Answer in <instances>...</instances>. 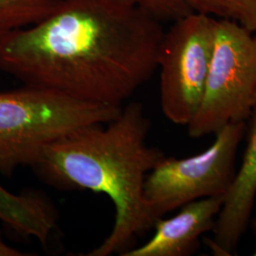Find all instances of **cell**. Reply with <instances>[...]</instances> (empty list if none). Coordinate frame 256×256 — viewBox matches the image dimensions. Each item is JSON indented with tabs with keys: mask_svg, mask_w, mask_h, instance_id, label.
Instances as JSON below:
<instances>
[{
	"mask_svg": "<svg viewBox=\"0 0 256 256\" xmlns=\"http://www.w3.org/2000/svg\"><path fill=\"white\" fill-rule=\"evenodd\" d=\"M162 21L113 0H61L44 20L0 36V70L81 101L122 106L158 66Z\"/></svg>",
	"mask_w": 256,
	"mask_h": 256,
	"instance_id": "6da1fadb",
	"label": "cell"
},
{
	"mask_svg": "<svg viewBox=\"0 0 256 256\" xmlns=\"http://www.w3.org/2000/svg\"><path fill=\"white\" fill-rule=\"evenodd\" d=\"M150 128L144 106L131 102L108 122L78 128L56 140L32 166L56 188L90 190L113 202L115 221L110 236L86 256H122L154 227L144 183L166 156L147 144Z\"/></svg>",
	"mask_w": 256,
	"mask_h": 256,
	"instance_id": "7a4b0ae2",
	"label": "cell"
},
{
	"mask_svg": "<svg viewBox=\"0 0 256 256\" xmlns=\"http://www.w3.org/2000/svg\"><path fill=\"white\" fill-rule=\"evenodd\" d=\"M122 106L30 86L0 92V173L12 176L20 166L32 167L56 140L78 128L106 124L119 116Z\"/></svg>",
	"mask_w": 256,
	"mask_h": 256,
	"instance_id": "3957f363",
	"label": "cell"
},
{
	"mask_svg": "<svg viewBox=\"0 0 256 256\" xmlns=\"http://www.w3.org/2000/svg\"><path fill=\"white\" fill-rule=\"evenodd\" d=\"M256 106V38L234 22L216 19L204 93L188 135H214L230 122H247Z\"/></svg>",
	"mask_w": 256,
	"mask_h": 256,
	"instance_id": "277c9868",
	"label": "cell"
},
{
	"mask_svg": "<svg viewBox=\"0 0 256 256\" xmlns=\"http://www.w3.org/2000/svg\"><path fill=\"white\" fill-rule=\"evenodd\" d=\"M247 122H230L216 133L202 153L164 158L147 174L144 196L156 221L182 206L205 198L226 196L236 174V158Z\"/></svg>",
	"mask_w": 256,
	"mask_h": 256,
	"instance_id": "5b68a950",
	"label": "cell"
},
{
	"mask_svg": "<svg viewBox=\"0 0 256 256\" xmlns=\"http://www.w3.org/2000/svg\"><path fill=\"white\" fill-rule=\"evenodd\" d=\"M216 18L190 12L173 21L160 46V106L165 118L187 126L202 102L212 55Z\"/></svg>",
	"mask_w": 256,
	"mask_h": 256,
	"instance_id": "8992f818",
	"label": "cell"
},
{
	"mask_svg": "<svg viewBox=\"0 0 256 256\" xmlns=\"http://www.w3.org/2000/svg\"><path fill=\"white\" fill-rule=\"evenodd\" d=\"M247 124V144L242 164L224 198L214 238L205 239L216 256L236 254L241 238L246 232L256 200V106Z\"/></svg>",
	"mask_w": 256,
	"mask_h": 256,
	"instance_id": "52a82bcc",
	"label": "cell"
},
{
	"mask_svg": "<svg viewBox=\"0 0 256 256\" xmlns=\"http://www.w3.org/2000/svg\"><path fill=\"white\" fill-rule=\"evenodd\" d=\"M224 196L205 198L182 206L173 218L156 220L155 234L146 244L122 256H189L200 247V238L212 232Z\"/></svg>",
	"mask_w": 256,
	"mask_h": 256,
	"instance_id": "ba28073f",
	"label": "cell"
},
{
	"mask_svg": "<svg viewBox=\"0 0 256 256\" xmlns=\"http://www.w3.org/2000/svg\"><path fill=\"white\" fill-rule=\"evenodd\" d=\"M0 220L19 234L46 245L57 225V210L41 192L18 194L0 184Z\"/></svg>",
	"mask_w": 256,
	"mask_h": 256,
	"instance_id": "9c48e42d",
	"label": "cell"
},
{
	"mask_svg": "<svg viewBox=\"0 0 256 256\" xmlns=\"http://www.w3.org/2000/svg\"><path fill=\"white\" fill-rule=\"evenodd\" d=\"M61 0H0V36L48 18Z\"/></svg>",
	"mask_w": 256,
	"mask_h": 256,
	"instance_id": "30bf717a",
	"label": "cell"
},
{
	"mask_svg": "<svg viewBox=\"0 0 256 256\" xmlns=\"http://www.w3.org/2000/svg\"><path fill=\"white\" fill-rule=\"evenodd\" d=\"M192 12L229 20L250 32L256 40V0H183Z\"/></svg>",
	"mask_w": 256,
	"mask_h": 256,
	"instance_id": "8fae6325",
	"label": "cell"
},
{
	"mask_svg": "<svg viewBox=\"0 0 256 256\" xmlns=\"http://www.w3.org/2000/svg\"><path fill=\"white\" fill-rule=\"evenodd\" d=\"M122 4L136 6L158 20L174 21L192 12L183 0H113Z\"/></svg>",
	"mask_w": 256,
	"mask_h": 256,
	"instance_id": "7c38bea8",
	"label": "cell"
},
{
	"mask_svg": "<svg viewBox=\"0 0 256 256\" xmlns=\"http://www.w3.org/2000/svg\"><path fill=\"white\" fill-rule=\"evenodd\" d=\"M28 256L26 252H23L14 248L8 246L2 239L0 234V256Z\"/></svg>",
	"mask_w": 256,
	"mask_h": 256,
	"instance_id": "4fadbf2b",
	"label": "cell"
},
{
	"mask_svg": "<svg viewBox=\"0 0 256 256\" xmlns=\"http://www.w3.org/2000/svg\"><path fill=\"white\" fill-rule=\"evenodd\" d=\"M252 230H254V232L256 234V216H254V218H250V225H248ZM254 256H256V252H254Z\"/></svg>",
	"mask_w": 256,
	"mask_h": 256,
	"instance_id": "5bb4252c",
	"label": "cell"
}]
</instances>
